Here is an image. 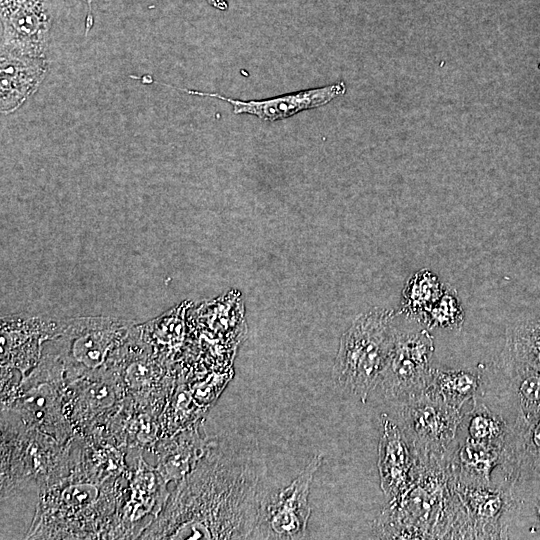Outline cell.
Masks as SVG:
<instances>
[{
  "label": "cell",
  "instance_id": "obj_1",
  "mask_svg": "<svg viewBox=\"0 0 540 540\" xmlns=\"http://www.w3.org/2000/svg\"><path fill=\"white\" fill-rule=\"evenodd\" d=\"M266 477V463L253 440H210L143 538H248L269 495Z\"/></svg>",
  "mask_w": 540,
  "mask_h": 540
},
{
  "label": "cell",
  "instance_id": "obj_2",
  "mask_svg": "<svg viewBox=\"0 0 540 540\" xmlns=\"http://www.w3.org/2000/svg\"><path fill=\"white\" fill-rule=\"evenodd\" d=\"M452 519L449 463L416 461L412 484L401 496L389 500L374 530L383 539H449Z\"/></svg>",
  "mask_w": 540,
  "mask_h": 540
},
{
  "label": "cell",
  "instance_id": "obj_3",
  "mask_svg": "<svg viewBox=\"0 0 540 540\" xmlns=\"http://www.w3.org/2000/svg\"><path fill=\"white\" fill-rule=\"evenodd\" d=\"M394 310L360 313L342 334L332 369L335 384L365 403L378 386L395 332Z\"/></svg>",
  "mask_w": 540,
  "mask_h": 540
},
{
  "label": "cell",
  "instance_id": "obj_4",
  "mask_svg": "<svg viewBox=\"0 0 540 540\" xmlns=\"http://www.w3.org/2000/svg\"><path fill=\"white\" fill-rule=\"evenodd\" d=\"M393 419L421 463H447L457 444L465 412L423 391L394 403Z\"/></svg>",
  "mask_w": 540,
  "mask_h": 540
},
{
  "label": "cell",
  "instance_id": "obj_5",
  "mask_svg": "<svg viewBox=\"0 0 540 540\" xmlns=\"http://www.w3.org/2000/svg\"><path fill=\"white\" fill-rule=\"evenodd\" d=\"M453 519L449 539H501L517 507L514 489L503 480L498 486L455 482Z\"/></svg>",
  "mask_w": 540,
  "mask_h": 540
},
{
  "label": "cell",
  "instance_id": "obj_6",
  "mask_svg": "<svg viewBox=\"0 0 540 540\" xmlns=\"http://www.w3.org/2000/svg\"><path fill=\"white\" fill-rule=\"evenodd\" d=\"M129 323L110 317H82L64 322L58 329L56 354L68 372L99 369L130 336Z\"/></svg>",
  "mask_w": 540,
  "mask_h": 540
},
{
  "label": "cell",
  "instance_id": "obj_7",
  "mask_svg": "<svg viewBox=\"0 0 540 540\" xmlns=\"http://www.w3.org/2000/svg\"><path fill=\"white\" fill-rule=\"evenodd\" d=\"M433 353L434 339L428 330L396 327L377 388L393 403L421 392L432 368Z\"/></svg>",
  "mask_w": 540,
  "mask_h": 540
},
{
  "label": "cell",
  "instance_id": "obj_8",
  "mask_svg": "<svg viewBox=\"0 0 540 540\" xmlns=\"http://www.w3.org/2000/svg\"><path fill=\"white\" fill-rule=\"evenodd\" d=\"M322 460L321 454L315 455L288 486L268 495L252 537L302 539L307 536L310 486Z\"/></svg>",
  "mask_w": 540,
  "mask_h": 540
},
{
  "label": "cell",
  "instance_id": "obj_9",
  "mask_svg": "<svg viewBox=\"0 0 540 540\" xmlns=\"http://www.w3.org/2000/svg\"><path fill=\"white\" fill-rule=\"evenodd\" d=\"M0 1V50L47 56L51 18L43 0Z\"/></svg>",
  "mask_w": 540,
  "mask_h": 540
},
{
  "label": "cell",
  "instance_id": "obj_10",
  "mask_svg": "<svg viewBox=\"0 0 540 540\" xmlns=\"http://www.w3.org/2000/svg\"><path fill=\"white\" fill-rule=\"evenodd\" d=\"M176 89L190 95L217 98L230 104L234 114L253 115L268 122L283 120L300 112L325 106L335 98L343 96L346 93V85L343 81L266 99L247 101L233 99L215 92H204L187 88Z\"/></svg>",
  "mask_w": 540,
  "mask_h": 540
},
{
  "label": "cell",
  "instance_id": "obj_11",
  "mask_svg": "<svg viewBox=\"0 0 540 540\" xmlns=\"http://www.w3.org/2000/svg\"><path fill=\"white\" fill-rule=\"evenodd\" d=\"M377 466L380 488L389 500L401 496L414 480L416 457L398 424L387 414L381 417Z\"/></svg>",
  "mask_w": 540,
  "mask_h": 540
},
{
  "label": "cell",
  "instance_id": "obj_12",
  "mask_svg": "<svg viewBox=\"0 0 540 540\" xmlns=\"http://www.w3.org/2000/svg\"><path fill=\"white\" fill-rule=\"evenodd\" d=\"M0 111L11 114L40 87L49 69L47 56L0 50Z\"/></svg>",
  "mask_w": 540,
  "mask_h": 540
},
{
  "label": "cell",
  "instance_id": "obj_13",
  "mask_svg": "<svg viewBox=\"0 0 540 540\" xmlns=\"http://www.w3.org/2000/svg\"><path fill=\"white\" fill-rule=\"evenodd\" d=\"M501 469L504 481L513 488L540 478V415L515 417L511 422Z\"/></svg>",
  "mask_w": 540,
  "mask_h": 540
},
{
  "label": "cell",
  "instance_id": "obj_14",
  "mask_svg": "<svg viewBox=\"0 0 540 540\" xmlns=\"http://www.w3.org/2000/svg\"><path fill=\"white\" fill-rule=\"evenodd\" d=\"M483 389L493 391L496 403L511 409L515 417L540 415V370L507 368L496 363Z\"/></svg>",
  "mask_w": 540,
  "mask_h": 540
},
{
  "label": "cell",
  "instance_id": "obj_15",
  "mask_svg": "<svg viewBox=\"0 0 540 540\" xmlns=\"http://www.w3.org/2000/svg\"><path fill=\"white\" fill-rule=\"evenodd\" d=\"M504 446L485 443L462 436L449 460V468L455 482L465 485H491V475L501 466Z\"/></svg>",
  "mask_w": 540,
  "mask_h": 540
},
{
  "label": "cell",
  "instance_id": "obj_16",
  "mask_svg": "<svg viewBox=\"0 0 540 540\" xmlns=\"http://www.w3.org/2000/svg\"><path fill=\"white\" fill-rule=\"evenodd\" d=\"M482 369H451L432 367L423 392L450 405L464 408L482 393Z\"/></svg>",
  "mask_w": 540,
  "mask_h": 540
},
{
  "label": "cell",
  "instance_id": "obj_17",
  "mask_svg": "<svg viewBox=\"0 0 540 540\" xmlns=\"http://www.w3.org/2000/svg\"><path fill=\"white\" fill-rule=\"evenodd\" d=\"M497 364L540 370V315L517 321L507 330Z\"/></svg>",
  "mask_w": 540,
  "mask_h": 540
},
{
  "label": "cell",
  "instance_id": "obj_18",
  "mask_svg": "<svg viewBox=\"0 0 540 540\" xmlns=\"http://www.w3.org/2000/svg\"><path fill=\"white\" fill-rule=\"evenodd\" d=\"M511 423L498 412L476 397L472 407L465 412L462 430L471 439L505 447Z\"/></svg>",
  "mask_w": 540,
  "mask_h": 540
},
{
  "label": "cell",
  "instance_id": "obj_19",
  "mask_svg": "<svg viewBox=\"0 0 540 540\" xmlns=\"http://www.w3.org/2000/svg\"><path fill=\"white\" fill-rule=\"evenodd\" d=\"M444 284L429 269H421L413 273L406 281L401 295L399 315L417 318L439 298Z\"/></svg>",
  "mask_w": 540,
  "mask_h": 540
},
{
  "label": "cell",
  "instance_id": "obj_20",
  "mask_svg": "<svg viewBox=\"0 0 540 540\" xmlns=\"http://www.w3.org/2000/svg\"><path fill=\"white\" fill-rule=\"evenodd\" d=\"M465 313L456 289L444 284L442 294L418 319L430 328L460 329Z\"/></svg>",
  "mask_w": 540,
  "mask_h": 540
},
{
  "label": "cell",
  "instance_id": "obj_21",
  "mask_svg": "<svg viewBox=\"0 0 540 540\" xmlns=\"http://www.w3.org/2000/svg\"><path fill=\"white\" fill-rule=\"evenodd\" d=\"M232 370L208 376L206 379L188 384L190 393L197 406L206 411L218 398L221 391L232 378Z\"/></svg>",
  "mask_w": 540,
  "mask_h": 540
},
{
  "label": "cell",
  "instance_id": "obj_22",
  "mask_svg": "<svg viewBox=\"0 0 540 540\" xmlns=\"http://www.w3.org/2000/svg\"><path fill=\"white\" fill-rule=\"evenodd\" d=\"M212 7L225 11L228 9V3L226 0H206Z\"/></svg>",
  "mask_w": 540,
  "mask_h": 540
},
{
  "label": "cell",
  "instance_id": "obj_23",
  "mask_svg": "<svg viewBox=\"0 0 540 540\" xmlns=\"http://www.w3.org/2000/svg\"><path fill=\"white\" fill-rule=\"evenodd\" d=\"M536 510H537V516H538V519H539V521H540V502H539V504H538Z\"/></svg>",
  "mask_w": 540,
  "mask_h": 540
}]
</instances>
